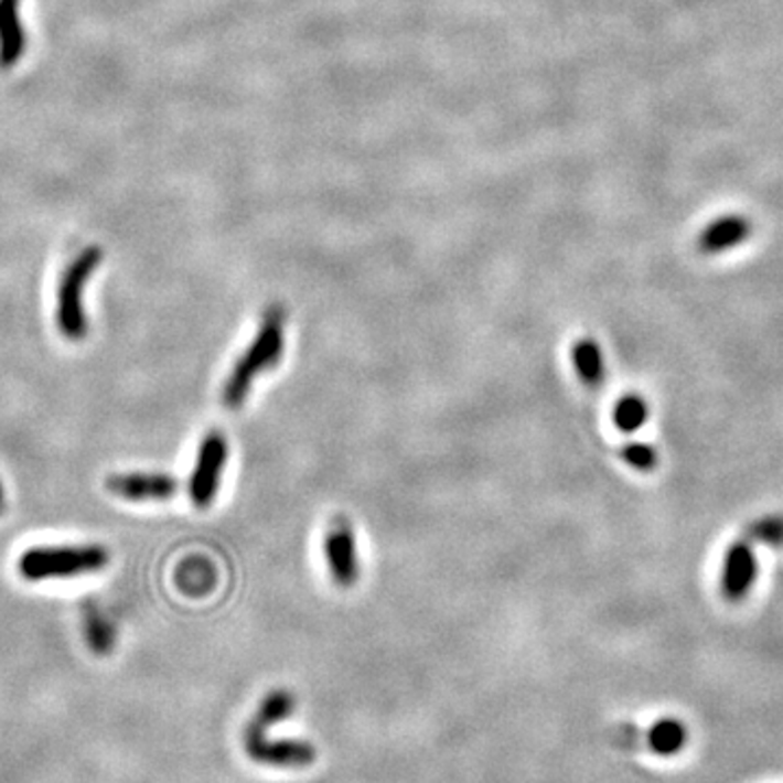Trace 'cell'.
<instances>
[{
  "instance_id": "obj_8",
  "label": "cell",
  "mask_w": 783,
  "mask_h": 783,
  "mask_svg": "<svg viewBox=\"0 0 783 783\" xmlns=\"http://www.w3.org/2000/svg\"><path fill=\"white\" fill-rule=\"evenodd\" d=\"M176 487L179 483L172 476L159 472H127L107 479V490L131 503L170 498L176 494Z\"/></svg>"
},
{
  "instance_id": "obj_16",
  "label": "cell",
  "mask_w": 783,
  "mask_h": 783,
  "mask_svg": "<svg viewBox=\"0 0 783 783\" xmlns=\"http://www.w3.org/2000/svg\"><path fill=\"white\" fill-rule=\"evenodd\" d=\"M87 631H89V635L96 633V637H92V646H94L96 651H107V648H109V642H111V640H109V629H107V625H105L103 621H96V619H94V621L89 623Z\"/></svg>"
},
{
  "instance_id": "obj_4",
  "label": "cell",
  "mask_w": 783,
  "mask_h": 783,
  "mask_svg": "<svg viewBox=\"0 0 783 783\" xmlns=\"http://www.w3.org/2000/svg\"><path fill=\"white\" fill-rule=\"evenodd\" d=\"M229 460V444L221 431H212L201 442L196 464L190 474L187 494L196 507H210L218 494L223 470Z\"/></svg>"
},
{
  "instance_id": "obj_2",
  "label": "cell",
  "mask_w": 783,
  "mask_h": 783,
  "mask_svg": "<svg viewBox=\"0 0 783 783\" xmlns=\"http://www.w3.org/2000/svg\"><path fill=\"white\" fill-rule=\"evenodd\" d=\"M109 564V553L103 547H33L18 559V570L26 581L75 579L98 572Z\"/></svg>"
},
{
  "instance_id": "obj_1",
  "label": "cell",
  "mask_w": 783,
  "mask_h": 783,
  "mask_svg": "<svg viewBox=\"0 0 783 783\" xmlns=\"http://www.w3.org/2000/svg\"><path fill=\"white\" fill-rule=\"evenodd\" d=\"M286 346V313L281 308H270L253 342L235 362L232 375L223 388V405L229 409H237L244 405L246 396L253 390L255 379L270 371L283 355Z\"/></svg>"
},
{
  "instance_id": "obj_10",
  "label": "cell",
  "mask_w": 783,
  "mask_h": 783,
  "mask_svg": "<svg viewBox=\"0 0 783 783\" xmlns=\"http://www.w3.org/2000/svg\"><path fill=\"white\" fill-rule=\"evenodd\" d=\"M572 364L588 388H601L605 382V360L597 340L583 337L572 346Z\"/></svg>"
},
{
  "instance_id": "obj_7",
  "label": "cell",
  "mask_w": 783,
  "mask_h": 783,
  "mask_svg": "<svg viewBox=\"0 0 783 783\" xmlns=\"http://www.w3.org/2000/svg\"><path fill=\"white\" fill-rule=\"evenodd\" d=\"M324 557L331 570V577L337 586L351 588L360 579V559L357 545L351 525L337 521L324 536Z\"/></svg>"
},
{
  "instance_id": "obj_5",
  "label": "cell",
  "mask_w": 783,
  "mask_h": 783,
  "mask_svg": "<svg viewBox=\"0 0 783 783\" xmlns=\"http://www.w3.org/2000/svg\"><path fill=\"white\" fill-rule=\"evenodd\" d=\"M244 744H246V753L255 762L272 764V766H281V769H305L315 760L312 744L299 742V740L270 742V740H266V727H261L255 720L246 727Z\"/></svg>"
},
{
  "instance_id": "obj_14",
  "label": "cell",
  "mask_w": 783,
  "mask_h": 783,
  "mask_svg": "<svg viewBox=\"0 0 783 783\" xmlns=\"http://www.w3.org/2000/svg\"><path fill=\"white\" fill-rule=\"evenodd\" d=\"M747 538L753 545H766V547H783V516L782 514H769L758 521H753L747 527Z\"/></svg>"
},
{
  "instance_id": "obj_6",
  "label": "cell",
  "mask_w": 783,
  "mask_h": 783,
  "mask_svg": "<svg viewBox=\"0 0 783 783\" xmlns=\"http://www.w3.org/2000/svg\"><path fill=\"white\" fill-rule=\"evenodd\" d=\"M760 575L755 545L749 538H740L725 550L720 568V590L722 597L731 603L744 601Z\"/></svg>"
},
{
  "instance_id": "obj_11",
  "label": "cell",
  "mask_w": 783,
  "mask_h": 783,
  "mask_svg": "<svg viewBox=\"0 0 783 783\" xmlns=\"http://www.w3.org/2000/svg\"><path fill=\"white\" fill-rule=\"evenodd\" d=\"M688 742V729L677 718H662L648 731V747L662 758L677 755Z\"/></svg>"
},
{
  "instance_id": "obj_17",
  "label": "cell",
  "mask_w": 783,
  "mask_h": 783,
  "mask_svg": "<svg viewBox=\"0 0 783 783\" xmlns=\"http://www.w3.org/2000/svg\"><path fill=\"white\" fill-rule=\"evenodd\" d=\"M0 505H2V485H0Z\"/></svg>"
},
{
  "instance_id": "obj_12",
  "label": "cell",
  "mask_w": 783,
  "mask_h": 783,
  "mask_svg": "<svg viewBox=\"0 0 783 783\" xmlns=\"http://www.w3.org/2000/svg\"><path fill=\"white\" fill-rule=\"evenodd\" d=\"M648 420V405L637 394H625L614 407V422L621 431L635 433Z\"/></svg>"
},
{
  "instance_id": "obj_9",
  "label": "cell",
  "mask_w": 783,
  "mask_h": 783,
  "mask_svg": "<svg viewBox=\"0 0 783 783\" xmlns=\"http://www.w3.org/2000/svg\"><path fill=\"white\" fill-rule=\"evenodd\" d=\"M751 235H753L751 218L742 214H725L705 227L697 244L705 255H720L731 248H738Z\"/></svg>"
},
{
  "instance_id": "obj_15",
  "label": "cell",
  "mask_w": 783,
  "mask_h": 783,
  "mask_svg": "<svg viewBox=\"0 0 783 783\" xmlns=\"http://www.w3.org/2000/svg\"><path fill=\"white\" fill-rule=\"evenodd\" d=\"M623 460L631 469L640 470V472H651L657 466L659 458L657 451L646 444V442H631L623 449Z\"/></svg>"
},
{
  "instance_id": "obj_13",
  "label": "cell",
  "mask_w": 783,
  "mask_h": 783,
  "mask_svg": "<svg viewBox=\"0 0 783 783\" xmlns=\"http://www.w3.org/2000/svg\"><path fill=\"white\" fill-rule=\"evenodd\" d=\"M292 709H294V697L286 690H275L264 699V704L253 720L268 729L270 725L286 720L292 714Z\"/></svg>"
},
{
  "instance_id": "obj_3",
  "label": "cell",
  "mask_w": 783,
  "mask_h": 783,
  "mask_svg": "<svg viewBox=\"0 0 783 783\" xmlns=\"http://www.w3.org/2000/svg\"><path fill=\"white\" fill-rule=\"evenodd\" d=\"M100 261V253L98 248H89L85 250L81 257H77L60 286V294H57V326L62 331L64 337L68 340H81L87 333V315L83 310V288L87 286L92 272L96 270Z\"/></svg>"
}]
</instances>
